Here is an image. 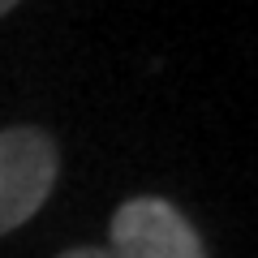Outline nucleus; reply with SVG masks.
<instances>
[{"instance_id":"1","label":"nucleus","mask_w":258,"mask_h":258,"mask_svg":"<svg viewBox=\"0 0 258 258\" xmlns=\"http://www.w3.org/2000/svg\"><path fill=\"white\" fill-rule=\"evenodd\" d=\"M60 172V151L52 134L35 125L0 129V237L35 220Z\"/></svg>"},{"instance_id":"2","label":"nucleus","mask_w":258,"mask_h":258,"mask_svg":"<svg viewBox=\"0 0 258 258\" xmlns=\"http://www.w3.org/2000/svg\"><path fill=\"white\" fill-rule=\"evenodd\" d=\"M112 254L116 258H207L194 224L168 198H129L112 215Z\"/></svg>"},{"instance_id":"3","label":"nucleus","mask_w":258,"mask_h":258,"mask_svg":"<svg viewBox=\"0 0 258 258\" xmlns=\"http://www.w3.org/2000/svg\"><path fill=\"white\" fill-rule=\"evenodd\" d=\"M56 258H116L108 245H78V249H64V254H56Z\"/></svg>"},{"instance_id":"4","label":"nucleus","mask_w":258,"mask_h":258,"mask_svg":"<svg viewBox=\"0 0 258 258\" xmlns=\"http://www.w3.org/2000/svg\"><path fill=\"white\" fill-rule=\"evenodd\" d=\"M18 9V0H0V18H5V13H13Z\"/></svg>"}]
</instances>
